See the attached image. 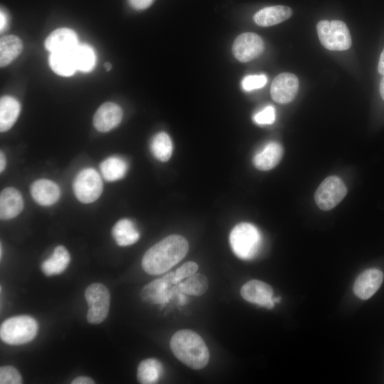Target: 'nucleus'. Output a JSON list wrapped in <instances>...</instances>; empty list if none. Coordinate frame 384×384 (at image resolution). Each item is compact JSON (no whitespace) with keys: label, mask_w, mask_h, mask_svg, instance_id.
I'll return each mask as SVG.
<instances>
[{"label":"nucleus","mask_w":384,"mask_h":384,"mask_svg":"<svg viewBox=\"0 0 384 384\" xmlns=\"http://www.w3.org/2000/svg\"><path fill=\"white\" fill-rule=\"evenodd\" d=\"M188 248V242L183 236L169 235L145 252L142 267L149 274L165 273L185 257Z\"/></svg>","instance_id":"nucleus-1"},{"label":"nucleus","mask_w":384,"mask_h":384,"mask_svg":"<svg viewBox=\"0 0 384 384\" xmlns=\"http://www.w3.org/2000/svg\"><path fill=\"white\" fill-rule=\"evenodd\" d=\"M174 355L193 370L203 368L209 361V351L203 339L190 329L176 331L170 341Z\"/></svg>","instance_id":"nucleus-2"},{"label":"nucleus","mask_w":384,"mask_h":384,"mask_svg":"<svg viewBox=\"0 0 384 384\" xmlns=\"http://www.w3.org/2000/svg\"><path fill=\"white\" fill-rule=\"evenodd\" d=\"M230 245L235 255L245 260L253 259L259 252L262 236L256 226L249 223H241L231 230Z\"/></svg>","instance_id":"nucleus-3"},{"label":"nucleus","mask_w":384,"mask_h":384,"mask_svg":"<svg viewBox=\"0 0 384 384\" xmlns=\"http://www.w3.org/2000/svg\"><path fill=\"white\" fill-rule=\"evenodd\" d=\"M38 329V324L34 318L28 315L16 316L2 322L0 337L9 345H21L32 341Z\"/></svg>","instance_id":"nucleus-4"},{"label":"nucleus","mask_w":384,"mask_h":384,"mask_svg":"<svg viewBox=\"0 0 384 384\" xmlns=\"http://www.w3.org/2000/svg\"><path fill=\"white\" fill-rule=\"evenodd\" d=\"M319 39L330 50H345L351 46V36L346 24L338 20H321L316 26Z\"/></svg>","instance_id":"nucleus-5"},{"label":"nucleus","mask_w":384,"mask_h":384,"mask_svg":"<svg viewBox=\"0 0 384 384\" xmlns=\"http://www.w3.org/2000/svg\"><path fill=\"white\" fill-rule=\"evenodd\" d=\"M88 305L87 321L92 324L102 322L107 316L110 305V294L102 283H92L85 291Z\"/></svg>","instance_id":"nucleus-6"},{"label":"nucleus","mask_w":384,"mask_h":384,"mask_svg":"<svg viewBox=\"0 0 384 384\" xmlns=\"http://www.w3.org/2000/svg\"><path fill=\"white\" fill-rule=\"evenodd\" d=\"M73 189L78 201L84 203H90L100 196L103 183L95 169L87 168L77 174L73 183Z\"/></svg>","instance_id":"nucleus-7"},{"label":"nucleus","mask_w":384,"mask_h":384,"mask_svg":"<svg viewBox=\"0 0 384 384\" xmlns=\"http://www.w3.org/2000/svg\"><path fill=\"white\" fill-rule=\"evenodd\" d=\"M347 188L336 176L326 178L314 193V200L319 208L329 210L337 206L346 196Z\"/></svg>","instance_id":"nucleus-8"},{"label":"nucleus","mask_w":384,"mask_h":384,"mask_svg":"<svg viewBox=\"0 0 384 384\" xmlns=\"http://www.w3.org/2000/svg\"><path fill=\"white\" fill-rule=\"evenodd\" d=\"M264 48V42L259 35L245 32L235 39L232 50L237 60L246 63L260 55Z\"/></svg>","instance_id":"nucleus-9"},{"label":"nucleus","mask_w":384,"mask_h":384,"mask_svg":"<svg viewBox=\"0 0 384 384\" xmlns=\"http://www.w3.org/2000/svg\"><path fill=\"white\" fill-rule=\"evenodd\" d=\"M299 89V80L291 73L279 74L273 80L270 93L272 98L280 104L292 102L296 97Z\"/></svg>","instance_id":"nucleus-10"},{"label":"nucleus","mask_w":384,"mask_h":384,"mask_svg":"<svg viewBox=\"0 0 384 384\" xmlns=\"http://www.w3.org/2000/svg\"><path fill=\"white\" fill-rule=\"evenodd\" d=\"M240 294L250 303L267 309L274 306L272 288L264 282L252 279L246 282L240 289Z\"/></svg>","instance_id":"nucleus-11"},{"label":"nucleus","mask_w":384,"mask_h":384,"mask_svg":"<svg viewBox=\"0 0 384 384\" xmlns=\"http://www.w3.org/2000/svg\"><path fill=\"white\" fill-rule=\"evenodd\" d=\"M174 272H171L144 286L140 292L142 300L151 304L167 303L171 295L170 288L174 284Z\"/></svg>","instance_id":"nucleus-12"},{"label":"nucleus","mask_w":384,"mask_h":384,"mask_svg":"<svg viewBox=\"0 0 384 384\" xmlns=\"http://www.w3.org/2000/svg\"><path fill=\"white\" fill-rule=\"evenodd\" d=\"M383 278V272L378 269L370 268L365 270L355 281V294L363 300L370 298L381 286Z\"/></svg>","instance_id":"nucleus-13"},{"label":"nucleus","mask_w":384,"mask_h":384,"mask_svg":"<svg viewBox=\"0 0 384 384\" xmlns=\"http://www.w3.org/2000/svg\"><path fill=\"white\" fill-rule=\"evenodd\" d=\"M122 116V110L118 105L107 102L97 110L93 117V125L97 131L107 132L120 123Z\"/></svg>","instance_id":"nucleus-14"},{"label":"nucleus","mask_w":384,"mask_h":384,"mask_svg":"<svg viewBox=\"0 0 384 384\" xmlns=\"http://www.w3.org/2000/svg\"><path fill=\"white\" fill-rule=\"evenodd\" d=\"M79 44L76 33L68 28H60L51 32L44 42L50 53L72 52Z\"/></svg>","instance_id":"nucleus-15"},{"label":"nucleus","mask_w":384,"mask_h":384,"mask_svg":"<svg viewBox=\"0 0 384 384\" xmlns=\"http://www.w3.org/2000/svg\"><path fill=\"white\" fill-rule=\"evenodd\" d=\"M30 191L35 201L44 206L55 203L60 196L59 186L55 182L45 178L35 181Z\"/></svg>","instance_id":"nucleus-16"},{"label":"nucleus","mask_w":384,"mask_h":384,"mask_svg":"<svg viewBox=\"0 0 384 384\" xmlns=\"http://www.w3.org/2000/svg\"><path fill=\"white\" fill-rule=\"evenodd\" d=\"M23 208V201L19 191L13 187L1 191L0 194V217L9 220L16 217Z\"/></svg>","instance_id":"nucleus-17"},{"label":"nucleus","mask_w":384,"mask_h":384,"mask_svg":"<svg viewBox=\"0 0 384 384\" xmlns=\"http://www.w3.org/2000/svg\"><path fill=\"white\" fill-rule=\"evenodd\" d=\"M283 155L282 146L275 142L266 144L253 158L255 166L261 171H268L275 167Z\"/></svg>","instance_id":"nucleus-18"},{"label":"nucleus","mask_w":384,"mask_h":384,"mask_svg":"<svg viewBox=\"0 0 384 384\" xmlns=\"http://www.w3.org/2000/svg\"><path fill=\"white\" fill-rule=\"evenodd\" d=\"M292 15L290 7L277 5L260 9L254 15L253 19L258 26H270L287 20Z\"/></svg>","instance_id":"nucleus-19"},{"label":"nucleus","mask_w":384,"mask_h":384,"mask_svg":"<svg viewBox=\"0 0 384 384\" xmlns=\"http://www.w3.org/2000/svg\"><path fill=\"white\" fill-rule=\"evenodd\" d=\"M21 105L17 100L9 95L0 100V131L4 132L10 129L20 114Z\"/></svg>","instance_id":"nucleus-20"},{"label":"nucleus","mask_w":384,"mask_h":384,"mask_svg":"<svg viewBox=\"0 0 384 384\" xmlns=\"http://www.w3.org/2000/svg\"><path fill=\"white\" fill-rule=\"evenodd\" d=\"M112 235L119 246H128L139 239V233L134 223L129 219L118 220L112 229Z\"/></svg>","instance_id":"nucleus-21"},{"label":"nucleus","mask_w":384,"mask_h":384,"mask_svg":"<svg viewBox=\"0 0 384 384\" xmlns=\"http://www.w3.org/2000/svg\"><path fill=\"white\" fill-rule=\"evenodd\" d=\"M70 261V256L67 249L63 245L57 246L51 257L43 262L41 270L47 276L62 273L67 268Z\"/></svg>","instance_id":"nucleus-22"},{"label":"nucleus","mask_w":384,"mask_h":384,"mask_svg":"<svg viewBox=\"0 0 384 384\" xmlns=\"http://www.w3.org/2000/svg\"><path fill=\"white\" fill-rule=\"evenodd\" d=\"M48 63L52 70L60 76H70L77 70L73 51L50 53Z\"/></svg>","instance_id":"nucleus-23"},{"label":"nucleus","mask_w":384,"mask_h":384,"mask_svg":"<svg viewBox=\"0 0 384 384\" xmlns=\"http://www.w3.org/2000/svg\"><path fill=\"white\" fill-rule=\"evenodd\" d=\"M23 48L21 40L16 36L9 35L0 39V65L10 64L21 53Z\"/></svg>","instance_id":"nucleus-24"},{"label":"nucleus","mask_w":384,"mask_h":384,"mask_svg":"<svg viewBox=\"0 0 384 384\" xmlns=\"http://www.w3.org/2000/svg\"><path fill=\"white\" fill-rule=\"evenodd\" d=\"M100 169L105 180L115 181L122 178L126 175L128 166L123 159L111 156L100 164Z\"/></svg>","instance_id":"nucleus-25"},{"label":"nucleus","mask_w":384,"mask_h":384,"mask_svg":"<svg viewBox=\"0 0 384 384\" xmlns=\"http://www.w3.org/2000/svg\"><path fill=\"white\" fill-rule=\"evenodd\" d=\"M162 373L161 363L155 358H147L138 366L137 379L142 384H153L158 382Z\"/></svg>","instance_id":"nucleus-26"},{"label":"nucleus","mask_w":384,"mask_h":384,"mask_svg":"<svg viewBox=\"0 0 384 384\" xmlns=\"http://www.w3.org/2000/svg\"><path fill=\"white\" fill-rule=\"evenodd\" d=\"M73 56L78 70L88 73L95 68L96 55L89 45L79 43L73 50Z\"/></svg>","instance_id":"nucleus-27"},{"label":"nucleus","mask_w":384,"mask_h":384,"mask_svg":"<svg viewBox=\"0 0 384 384\" xmlns=\"http://www.w3.org/2000/svg\"><path fill=\"white\" fill-rule=\"evenodd\" d=\"M150 149L154 156L163 162L169 160L173 151V145L169 136L165 132H159L151 141Z\"/></svg>","instance_id":"nucleus-28"},{"label":"nucleus","mask_w":384,"mask_h":384,"mask_svg":"<svg viewBox=\"0 0 384 384\" xmlns=\"http://www.w3.org/2000/svg\"><path fill=\"white\" fill-rule=\"evenodd\" d=\"M208 288L207 278L198 273H194L178 286L179 291L192 296H201L206 293Z\"/></svg>","instance_id":"nucleus-29"},{"label":"nucleus","mask_w":384,"mask_h":384,"mask_svg":"<svg viewBox=\"0 0 384 384\" xmlns=\"http://www.w3.org/2000/svg\"><path fill=\"white\" fill-rule=\"evenodd\" d=\"M1 384L22 383L21 375L16 368L11 366H4L0 368Z\"/></svg>","instance_id":"nucleus-30"},{"label":"nucleus","mask_w":384,"mask_h":384,"mask_svg":"<svg viewBox=\"0 0 384 384\" xmlns=\"http://www.w3.org/2000/svg\"><path fill=\"white\" fill-rule=\"evenodd\" d=\"M267 81V76L264 74L247 75L242 79V87L245 91H251L262 87Z\"/></svg>","instance_id":"nucleus-31"},{"label":"nucleus","mask_w":384,"mask_h":384,"mask_svg":"<svg viewBox=\"0 0 384 384\" xmlns=\"http://www.w3.org/2000/svg\"><path fill=\"white\" fill-rule=\"evenodd\" d=\"M198 269V266L195 262L188 261L183 264L174 272V277L173 279L174 284H176L184 278L188 277L193 274L197 272Z\"/></svg>","instance_id":"nucleus-32"},{"label":"nucleus","mask_w":384,"mask_h":384,"mask_svg":"<svg viewBox=\"0 0 384 384\" xmlns=\"http://www.w3.org/2000/svg\"><path fill=\"white\" fill-rule=\"evenodd\" d=\"M253 120L258 124H271L275 120V110L272 106H267L258 112L253 117Z\"/></svg>","instance_id":"nucleus-33"},{"label":"nucleus","mask_w":384,"mask_h":384,"mask_svg":"<svg viewBox=\"0 0 384 384\" xmlns=\"http://www.w3.org/2000/svg\"><path fill=\"white\" fill-rule=\"evenodd\" d=\"M130 6L136 10H144L149 7L154 0H128Z\"/></svg>","instance_id":"nucleus-34"},{"label":"nucleus","mask_w":384,"mask_h":384,"mask_svg":"<svg viewBox=\"0 0 384 384\" xmlns=\"http://www.w3.org/2000/svg\"><path fill=\"white\" fill-rule=\"evenodd\" d=\"M72 384H93L95 381L87 376H79L75 378L71 383Z\"/></svg>","instance_id":"nucleus-35"},{"label":"nucleus","mask_w":384,"mask_h":384,"mask_svg":"<svg viewBox=\"0 0 384 384\" xmlns=\"http://www.w3.org/2000/svg\"><path fill=\"white\" fill-rule=\"evenodd\" d=\"M378 70L381 75H384V49L380 56Z\"/></svg>","instance_id":"nucleus-36"},{"label":"nucleus","mask_w":384,"mask_h":384,"mask_svg":"<svg viewBox=\"0 0 384 384\" xmlns=\"http://www.w3.org/2000/svg\"><path fill=\"white\" fill-rule=\"evenodd\" d=\"M6 23H7V17L5 13L2 10H1V14H0L1 31H2L5 28V27L6 26Z\"/></svg>","instance_id":"nucleus-37"},{"label":"nucleus","mask_w":384,"mask_h":384,"mask_svg":"<svg viewBox=\"0 0 384 384\" xmlns=\"http://www.w3.org/2000/svg\"><path fill=\"white\" fill-rule=\"evenodd\" d=\"M6 157L2 151L0 153V171L2 172L6 166Z\"/></svg>","instance_id":"nucleus-38"},{"label":"nucleus","mask_w":384,"mask_h":384,"mask_svg":"<svg viewBox=\"0 0 384 384\" xmlns=\"http://www.w3.org/2000/svg\"><path fill=\"white\" fill-rule=\"evenodd\" d=\"M380 92L382 98L384 100V77L382 78L380 84Z\"/></svg>","instance_id":"nucleus-39"},{"label":"nucleus","mask_w":384,"mask_h":384,"mask_svg":"<svg viewBox=\"0 0 384 384\" xmlns=\"http://www.w3.org/2000/svg\"><path fill=\"white\" fill-rule=\"evenodd\" d=\"M105 68H106V70L108 71L110 70L111 68H112V65L111 63L107 62L105 63Z\"/></svg>","instance_id":"nucleus-40"},{"label":"nucleus","mask_w":384,"mask_h":384,"mask_svg":"<svg viewBox=\"0 0 384 384\" xmlns=\"http://www.w3.org/2000/svg\"><path fill=\"white\" fill-rule=\"evenodd\" d=\"M1 250V255H1V256H2V247H1V250Z\"/></svg>","instance_id":"nucleus-41"}]
</instances>
